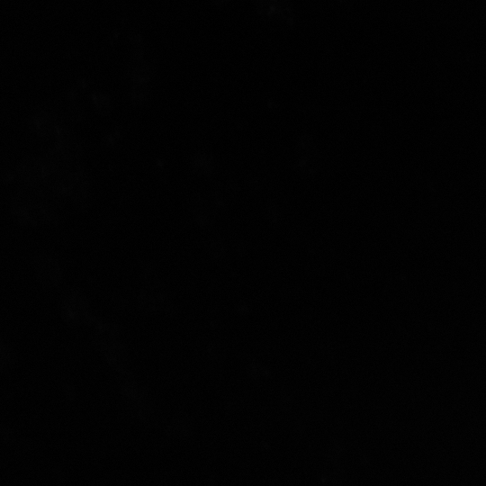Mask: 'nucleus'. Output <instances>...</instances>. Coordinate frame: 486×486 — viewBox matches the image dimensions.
<instances>
[]
</instances>
